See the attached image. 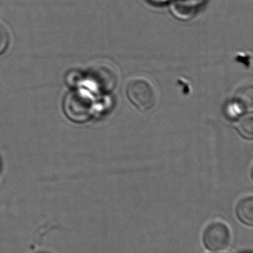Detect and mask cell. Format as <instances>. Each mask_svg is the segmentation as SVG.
Instances as JSON below:
<instances>
[{"label":"cell","mask_w":253,"mask_h":253,"mask_svg":"<svg viewBox=\"0 0 253 253\" xmlns=\"http://www.w3.org/2000/svg\"><path fill=\"white\" fill-rule=\"evenodd\" d=\"M149 1L154 3V4H161L167 2V1H169V0H149Z\"/></svg>","instance_id":"9c48e42d"},{"label":"cell","mask_w":253,"mask_h":253,"mask_svg":"<svg viewBox=\"0 0 253 253\" xmlns=\"http://www.w3.org/2000/svg\"><path fill=\"white\" fill-rule=\"evenodd\" d=\"M90 82L97 90L102 93H109L117 84V72L107 64L97 65L91 71Z\"/></svg>","instance_id":"277c9868"},{"label":"cell","mask_w":253,"mask_h":253,"mask_svg":"<svg viewBox=\"0 0 253 253\" xmlns=\"http://www.w3.org/2000/svg\"><path fill=\"white\" fill-rule=\"evenodd\" d=\"M92 98L83 90L71 92L64 101V111L68 118L75 123H85L92 114Z\"/></svg>","instance_id":"7a4b0ae2"},{"label":"cell","mask_w":253,"mask_h":253,"mask_svg":"<svg viewBox=\"0 0 253 253\" xmlns=\"http://www.w3.org/2000/svg\"><path fill=\"white\" fill-rule=\"evenodd\" d=\"M10 37L7 29L0 25V55L2 54L8 47Z\"/></svg>","instance_id":"ba28073f"},{"label":"cell","mask_w":253,"mask_h":253,"mask_svg":"<svg viewBox=\"0 0 253 253\" xmlns=\"http://www.w3.org/2000/svg\"><path fill=\"white\" fill-rule=\"evenodd\" d=\"M205 247L213 252L227 249L231 242V233L226 224L215 222L208 226L203 236Z\"/></svg>","instance_id":"3957f363"},{"label":"cell","mask_w":253,"mask_h":253,"mask_svg":"<svg viewBox=\"0 0 253 253\" xmlns=\"http://www.w3.org/2000/svg\"><path fill=\"white\" fill-rule=\"evenodd\" d=\"M126 93L129 102L141 112H148L157 105L155 88L146 79L131 80L126 84Z\"/></svg>","instance_id":"6da1fadb"},{"label":"cell","mask_w":253,"mask_h":253,"mask_svg":"<svg viewBox=\"0 0 253 253\" xmlns=\"http://www.w3.org/2000/svg\"><path fill=\"white\" fill-rule=\"evenodd\" d=\"M235 127L239 134L247 139L252 140L253 137V114H247L241 118L235 124Z\"/></svg>","instance_id":"52a82bcc"},{"label":"cell","mask_w":253,"mask_h":253,"mask_svg":"<svg viewBox=\"0 0 253 253\" xmlns=\"http://www.w3.org/2000/svg\"><path fill=\"white\" fill-rule=\"evenodd\" d=\"M197 9V4L193 0H175L171 6L174 16L182 20L191 19Z\"/></svg>","instance_id":"5b68a950"},{"label":"cell","mask_w":253,"mask_h":253,"mask_svg":"<svg viewBox=\"0 0 253 253\" xmlns=\"http://www.w3.org/2000/svg\"><path fill=\"white\" fill-rule=\"evenodd\" d=\"M238 218L244 224L253 225V199L252 196L244 198L238 204L236 208Z\"/></svg>","instance_id":"8992f818"}]
</instances>
